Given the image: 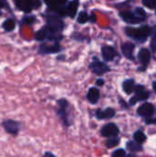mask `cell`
<instances>
[{
	"label": "cell",
	"instance_id": "cell-32",
	"mask_svg": "<svg viewBox=\"0 0 156 157\" xmlns=\"http://www.w3.org/2000/svg\"><path fill=\"white\" fill-rule=\"evenodd\" d=\"M154 91L156 92V82L154 84Z\"/></svg>",
	"mask_w": 156,
	"mask_h": 157
},
{
	"label": "cell",
	"instance_id": "cell-23",
	"mask_svg": "<svg viewBox=\"0 0 156 157\" xmlns=\"http://www.w3.org/2000/svg\"><path fill=\"white\" fill-rule=\"evenodd\" d=\"M127 148L128 150H130L131 152H140L142 151L143 147L141 146V144H139L138 142H132V141H130L128 144H127Z\"/></svg>",
	"mask_w": 156,
	"mask_h": 157
},
{
	"label": "cell",
	"instance_id": "cell-3",
	"mask_svg": "<svg viewBox=\"0 0 156 157\" xmlns=\"http://www.w3.org/2000/svg\"><path fill=\"white\" fill-rule=\"evenodd\" d=\"M60 38H61L60 33L53 31L46 25L44 27L40 28L39 30H37L34 33V39L37 41H45V40L58 41V40H60Z\"/></svg>",
	"mask_w": 156,
	"mask_h": 157
},
{
	"label": "cell",
	"instance_id": "cell-9",
	"mask_svg": "<svg viewBox=\"0 0 156 157\" xmlns=\"http://www.w3.org/2000/svg\"><path fill=\"white\" fill-rule=\"evenodd\" d=\"M89 67H90V69L95 74H97L98 75H103V74H105V73H107V72L109 71L108 66L106 63L100 62L97 59H94V62L89 65Z\"/></svg>",
	"mask_w": 156,
	"mask_h": 157
},
{
	"label": "cell",
	"instance_id": "cell-13",
	"mask_svg": "<svg viewBox=\"0 0 156 157\" xmlns=\"http://www.w3.org/2000/svg\"><path fill=\"white\" fill-rule=\"evenodd\" d=\"M102 56L105 61H111L117 56V52L116 50L111 47V46H103L102 47Z\"/></svg>",
	"mask_w": 156,
	"mask_h": 157
},
{
	"label": "cell",
	"instance_id": "cell-31",
	"mask_svg": "<svg viewBox=\"0 0 156 157\" xmlns=\"http://www.w3.org/2000/svg\"><path fill=\"white\" fill-rule=\"evenodd\" d=\"M3 15H4V13H3V11L2 10H0V18L3 17Z\"/></svg>",
	"mask_w": 156,
	"mask_h": 157
},
{
	"label": "cell",
	"instance_id": "cell-1",
	"mask_svg": "<svg viewBox=\"0 0 156 157\" xmlns=\"http://www.w3.org/2000/svg\"><path fill=\"white\" fill-rule=\"evenodd\" d=\"M15 8L24 14L38 10L42 6V0H12Z\"/></svg>",
	"mask_w": 156,
	"mask_h": 157
},
{
	"label": "cell",
	"instance_id": "cell-6",
	"mask_svg": "<svg viewBox=\"0 0 156 157\" xmlns=\"http://www.w3.org/2000/svg\"><path fill=\"white\" fill-rule=\"evenodd\" d=\"M45 20H46V26L49 27L51 29H52L55 32L60 33L63 29V22L62 20V18L54 14H48L45 17Z\"/></svg>",
	"mask_w": 156,
	"mask_h": 157
},
{
	"label": "cell",
	"instance_id": "cell-12",
	"mask_svg": "<svg viewBox=\"0 0 156 157\" xmlns=\"http://www.w3.org/2000/svg\"><path fill=\"white\" fill-rule=\"evenodd\" d=\"M154 112V107L151 103H144L138 109V114L142 117H150Z\"/></svg>",
	"mask_w": 156,
	"mask_h": 157
},
{
	"label": "cell",
	"instance_id": "cell-11",
	"mask_svg": "<svg viewBox=\"0 0 156 157\" xmlns=\"http://www.w3.org/2000/svg\"><path fill=\"white\" fill-rule=\"evenodd\" d=\"M119 133V128L114 123H108L105 126H103L101 130V134L104 137H114L117 136Z\"/></svg>",
	"mask_w": 156,
	"mask_h": 157
},
{
	"label": "cell",
	"instance_id": "cell-29",
	"mask_svg": "<svg viewBox=\"0 0 156 157\" xmlns=\"http://www.w3.org/2000/svg\"><path fill=\"white\" fill-rule=\"evenodd\" d=\"M97 84L98 86H102L104 84V80L103 79H98V80H97Z\"/></svg>",
	"mask_w": 156,
	"mask_h": 157
},
{
	"label": "cell",
	"instance_id": "cell-21",
	"mask_svg": "<svg viewBox=\"0 0 156 157\" xmlns=\"http://www.w3.org/2000/svg\"><path fill=\"white\" fill-rule=\"evenodd\" d=\"M122 87H123V90L126 94H131L134 89V80L128 79V80L124 81Z\"/></svg>",
	"mask_w": 156,
	"mask_h": 157
},
{
	"label": "cell",
	"instance_id": "cell-10",
	"mask_svg": "<svg viewBox=\"0 0 156 157\" xmlns=\"http://www.w3.org/2000/svg\"><path fill=\"white\" fill-rule=\"evenodd\" d=\"M58 106L59 109L57 110L58 116L60 117V119L64 122L65 125H68V121H67V113H66V109L68 107V102L65 99H60L58 102Z\"/></svg>",
	"mask_w": 156,
	"mask_h": 157
},
{
	"label": "cell",
	"instance_id": "cell-17",
	"mask_svg": "<svg viewBox=\"0 0 156 157\" xmlns=\"http://www.w3.org/2000/svg\"><path fill=\"white\" fill-rule=\"evenodd\" d=\"M78 0H73L72 2H70L65 9V14L70 17H74L78 9Z\"/></svg>",
	"mask_w": 156,
	"mask_h": 157
},
{
	"label": "cell",
	"instance_id": "cell-22",
	"mask_svg": "<svg viewBox=\"0 0 156 157\" xmlns=\"http://www.w3.org/2000/svg\"><path fill=\"white\" fill-rule=\"evenodd\" d=\"M0 10H6L10 15L15 16L14 11L12 6H10V3L8 2V0H0Z\"/></svg>",
	"mask_w": 156,
	"mask_h": 157
},
{
	"label": "cell",
	"instance_id": "cell-26",
	"mask_svg": "<svg viewBox=\"0 0 156 157\" xmlns=\"http://www.w3.org/2000/svg\"><path fill=\"white\" fill-rule=\"evenodd\" d=\"M88 19H89V17H88V15H87L86 12H81V13L79 14L78 17H77V21H78L79 23H81V24L86 23Z\"/></svg>",
	"mask_w": 156,
	"mask_h": 157
},
{
	"label": "cell",
	"instance_id": "cell-14",
	"mask_svg": "<svg viewBox=\"0 0 156 157\" xmlns=\"http://www.w3.org/2000/svg\"><path fill=\"white\" fill-rule=\"evenodd\" d=\"M37 22V17L35 15H32L31 13L24 14L19 20V27L22 26H32Z\"/></svg>",
	"mask_w": 156,
	"mask_h": 157
},
{
	"label": "cell",
	"instance_id": "cell-28",
	"mask_svg": "<svg viewBox=\"0 0 156 157\" xmlns=\"http://www.w3.org/2000/svg\"><path fill=\"white\" fill-rule=\"evenodd\" d=\"M125 155H126V153L123 149H119V150H116L115 152L112 153V156L114 157H121L124 156Z\"/></svg>",
	"mask_w": 156,
	"mask_h": 157
},
{
	"label": "cell",
	"instance_id": "cell-18",
	"mask_svg": "<svg viewBox=\"0 0 156 157\" xmlns=\"http://www.w3.org/2000/svg\"><path fill=\"white\" fill-rule=\"evenodd\" d=\"M149 93L145 90V88L143 86H137L135 88V98L139 100H144L148 98Z\"/></svg>",
	"mask_w": 156,
	"mask_h": 157
},
{
	"label": "cell",
	"instance_id": "cell-5",
	"mask_svg": "<svg viewBox=\"0 0 156 157\" xmlns=\"http://www.w3.org/2000/svg\"><path fill=\"white\" fill-rule=\"evenodd\" d=\"M126 34L133 39H136L138 40H145L148 36L151 34L152 29L147 27V26H143L141 28H127L126 29Z\"/></svg>",
	"mask_w": 156,
	"mask_h": 157
},
{
	"label": "cell",
	"instance_id": "cell-24",
	"mask_svg": "<svg viewBox=\"0 0 156 157\" xmlns=\"http://www.w3.org/2000/svg\"><path fill=\"white\" fill-rule=\"evenodd\" d=\"M134 140H135L136 142H138L139 144H142V143H143V142L146 140V136H145V134H144L143 132L138 131V132H136L135 134H134Z\"/></svg>",
	"mask_w": 156,
	"mask_h": 157
},
{
	"label": "cell",
	"instance_id": "cell-16",
	"mask_svg": "<svg viewBox=\"0 0 156 157\" xmlns=\"http://www.w3.org/2000/svg\"><path fill=\"white\" fill-rule=\"evenodd\" d=\"M138 57H139V60H140L141 63L143 65L146 66L149 63L150 60H151V53L147 49H142L139 52Z\"/></svg>",
	"mask_w": 156,
	"mask_h": 157
},
{
	"label": "cell",
	"instance_id": "cell-7",
	"mask_svg": "<svg viewBox=\"0 0 156 157\" xmlns=\"http://www.w3.org/2000/svg\"><path fill=\"white\" fill-rule=\"evenodd\" d=\"M60 51H61V46L58 43V41H51V43L42 42L38 48V53L40 55L57 53Z\"/></svg>",
	"mask_w": 156,
	"mask_h": 157
},
{
	"label": "cell",
	"instance_id": "cell-4",
	"mask_svg": "<svg viewBox=\"0 0 156 157\" xmlns=\"http://www.w3.org/2000/svg\"><path fill=\"white\" fill-rule=\"evenodd\" d=\"M120 17L124 21H126L128 23L136 24V23H140V22L143 21L145 19L146 14L143 8L137 7L134 12L128 11V10L120 12Z\"/></svg>",
	"mask_w": 156,
	"mask_h": 157
},
{
	"label": "cell",
	"instance_id": "cell-15",
	"mask_svg": "<svg viewBox=\"0 0 156 157\" xmlns=\"http://www.w3.org/2000/svg\"><path fill=\"white\" fill-rule=\"evenodd\" d=\"M134 45L131 42H126L122 45L121 47V50H122V52L123 54L125 55V57H127L128 59L130 60H133V51H134Z\"/></svg>",
	"mask_w": 156,
	"mask_h": 157
},
{
	"label": "cell",
	"instance_id": "cell-20",
	"mask_svg": "<svg viewBox=\"0 0 156 157\" xmlns=\"http://www.w3.org/2000/svg\"><path fill=\"white\" fill-rule=\"evenodd\" d=\"M115 115V110L113 109H107L105 110H97V117L98 119H110Z\"/></svg>",
	"mask_w": 156,
	"mask_h": 157
},
{
	"label": "cell",
	"instance_id": "cell-8",
	"mask_svg": "<svg viewBox=\"0 0 156 157\" xmlns=\"http://www.w3.org/2000/svg\"><path fill=\"white\" fill-rule=\"evenodd\" d=\"M1 29L4 30V32L6 33H10L13 32L16 28H17V19H16V16H10L7 17L6 18H5L3 20V22L1 23Z\"/></svg>",
	"mask_w": 156,
	"mask_h": 157
},
{
	"label": "cell",
	"instance_id": "cell-25",
	"mask_svg": "<svg viewBox=\"0 0 156 157\" xmlns=\"http://www.w3.org/2000/svg\"><path fill=\"white\" fill-rule=\"evenodd\" d=\"M119 143H120V139L119 138H117L116 136L110 137V139L107 141V146L109 147V148H111V147H114V146L118 145Z\"/></svg>",
	"mask_w": 156,
	"mask_h": 157
},
{
	"label": "cell",
	"instance_id": "cell-30",
	"mask_svg": "<svg viewBox=\"0 0 156 157\" xmlns=\"http://www.w3.org/2000/svg\"><path fill=\"white\" fill-rule=\"evenodd\" d=\"M43 155H44V156H54V155H53V154H51V153H49V152L45 153Z\"/></svg>",
	"mask_w": 156,
	"mask_h": 157
},
{
	"label": "cell",
	"instance_id": "cell-19",
	"mask_svg": "<svg viewBox=\"0 0 156 157\" xmlns=\"http://www.w3.org/2000/svg\"><path fill=\"white\" fill-rule=\"evenodd\" d=\"M99 98V90L96 87H92L89 89L87 93V99L90 103L96 104Z\"/></svg>",
	"mask_w": 156,
	"mask_h": 157
},
{
	"label": "cell",
	"instance_id": "cell-2",
	"mask_svg": "<svg viewBox=\"0 0 156 157\" xmlns=\"http://www.w3.org/2000/svg\"><path fill=\"white\" fill-rule=\"evenodd\" d=\"M0 125H1V127L3 128L4 132L6 134L12 136L14 138L17 137L19 132L22 130V123L19 121L14 120V119H10V118L4 119L1 121Z\"/></svg>",
	"mask_w": 156,
	"mask_h": 157
},
{
	"label": "cell",
	"instance_id": "cell-27",
	"mask_svg": "<svg viewBox=\"0 0 156 157\" xmlns=\"http://www.w3.org/2000/svg\"><path fill=\"white\" fill-rule=\"evenodd\" d=\"M143 3L148 8L154 9L156 7V0H143Z\"/></svg>",
	"mask_w": 156,
	"mask_h": 157
}]
</instances>
